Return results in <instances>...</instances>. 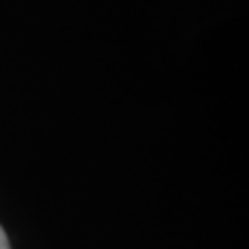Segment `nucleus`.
Returning a JSON list of instances; mask_svg holds the SVG:
<instances>
[{"label":"nucleus","mask_w":249,"mask_h":249,"mask_svg":"<svg viewBox=\"0 0 249 249\" xmlns=\"http://www.w3.org/2000/svg\"><path fill=\"white\" fill-rule=\"evenodd\" d=\"M0 249H11V247H9V239H6L2 227H0Z\"/></svg>","instance_id":"nucleus-1"}]
</instances>
